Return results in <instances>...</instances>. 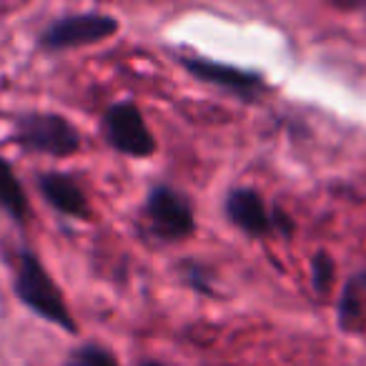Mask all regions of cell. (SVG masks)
Listing matches in <instances>:
<instances>
[{
	"label": "cell",
	"instance_id": "6da1fadb",
	"mask_svg": "<svg viewBox=\"0 0 366 366\" xmlns=\"http://www.w3.org/2000/svg\"><path fill=\"white\" fill-rule=\"evenodd\" d=\"M13 291H16L18 301L26 306L31 314L38 319L48 321V324L58 326L66 334H78V324L73 319L71 309L66 304L61 286L51 276V271L43 266L38 254L23 249L18 254L16 266V281H13Z\"/></svg>",
	"mask_w": 366,
	"mask_h": 366
},
{
	"label": "cell",
	"instance_id": "7a4b0ae2",
	"mask_svg": "<svg viewBox=\"0 0 366 366\" xmlns=\"http://www.w3.org/2000/svg\"><path fill=\"white\" fill-rule=\"evenodd\" d=\"M11 143L21 148L23 153L68 158L81 151L83 138L81 131L61 113L33 111L16 118Z\"/></svg>",
	"mask_w": 366,
	"mask_h": 366
},
{
	"label": "cell",
	"instance_id": "3957f363",
	"mask_svg": "<svg viewBox=\"0 0 366 366\" xmlns=\"http://www.w3.org/2000/svg\"><path fill=\"white\" fill-rule=\"evenodd\" d=\"M121 31V23L111 13L83 11L66 13L51 21L38 33V48L46 53L76 51V48L98 46Z\"/></svg>",
	"mask_w": 366,
	"mask_h": 366
},
{
	"label": "cell",
	"instance_id": "277c9868",
	"mask_svg": "<svg viewBox=\"0 0 366 366\" xmlns=\"http://www.w3.org/2000/svg\"><path fill=\"white\" fill-rule=\"evenodd\" d=\"M143 224L148 234L166 244L186 241L196 231L194 206L178 189L168 183H156L143 199Z\"/></svg>",
	"mask_w": 366,
	"mask_h": 366
},
{
	"label": "cell",
	"instance_id": "5b68a950",
	"mask_svg": "<svg viewBox=\"0 0 366 366\" xmlns=\"http://www.w3.org/2000/svg\"><path fill=\"white\" fill-rule=\"evenodd\" d=\"M101 136L116 153L128 158H151L158 143L141 108L133 101H116L101 116Z\"/></svg>",
	"mask_w": 366,
	"mask_h": 366
},
{
	"label": "cell",
	"instance_id": "8992f818",
	"mask_svg": "<svg viewBox=\"0 0 366 366\" xmlns=\"http://www.w3.org/2000/svg\"><path fill=\"white\" fill-rule=\"evenodd\" d=\"M178 66L189 73V76H194L199 83L221 88V91L231 93V96H236L239 101L246 103L259 101L269 91L264 73L251 71V68L231 66V63H221L204 56H189V53L178 56Z\"/></svg>",
	"mask_w": 366,
	"mask_h": 366
},
{
	"label": "cell",
	"instance_id": "52a82bcc",
	"mask_svg": "<svg viewBox=\"0 0 366 366\" xmlns=\"http://www.w3.org/2000/svg\"><path fill=\"white\" fill-rule=\"evenodd\" d=\"M224 214L231 226L251 239H266L276 234L274 206L266 204V199L251 186H236L224 196Z\"/></svg>",
	"mask_w": 366,
	"mask_h": 366
},
{
	"label": "cell",
	"instance_id": "ba28073f",
	"mask_svg": "<svg viewBox=\"0 0 366 366\" xmlns=\"http://www.w3.org/2000/svg\"><path fill=\"white\" fill-rule=\"evenodd\" d=\"M36 186L41 191L43 201L51 206L53 211L68 216L76 221H91L93 209L91 199H88L86 189L81 186V181L63 171H46L36 176Z\"/></svg>",
	"mask_w": 366,
	"mask_h": 366
},
{
	"label": "cell",
	"instance_id": "9c48e42d",
	"mask_svg": "<svg viewBox=\"0 0 366 366\" xmlns=\"http://www.w3.org/2000/svg\"><path fill=\"white\" fill-rule=\"evenodd\" d=\"M0 211L11 216L18 226H26L31 221V201L21 178L6 158H0Z\"/></svg>",
	"mask_w": 366,
	"mask_h": 366
},
{
	"label": "cell",
	"instance_id": "30bf717a",
	"mask_svg": "<svg viewBox=\"0 0 366 366\" xmlns=\"http://www.w3.org/2000/svg\"><path fill=\"white\" fill-rule=\"evenodd\" d=\"M336 321H339V329L346 331V334H361L366 329L364 291L354 281V276L341 289L339 304H336Z\"/></svg>",
	"mask_w": 366,
	"mask_h": 366
},
{
	"label": "cell",
	"instance_id": "8fae6325",
	"mask_svg": "<svg viewBox=\"0 0 366 366\" xmlns=\"http://www.w3.org/2000/svg\"><path fill=\"white\" fill-rule=\"evenodd\" d=\"M176 271H178V279H181L183 286L194 289L196 294L216 296L214 271H211L209 264H204V261H199V259H181L176 264Z\"/></svg>",
	"mask_w": 366,
	"mask_h": 366
},
{
	"label": "cell",
	"instance_id": "7c38bea8",
	"mask_svg": "<svg viewBox=\"0 0 366 366\" xmlns=\"http://www.w3.org/2000/svg\"><path fill=\"white\" fill-rule=\"evenodd\" d=\"M63 366H121V361L116 359V354L108 346L96 344V341H86V344H78L66 356Z\"/></svg>",
	"mask_w": 366,
	"mask_h": 366
},
{
	"label": "cell",
	"instance_id": "4fadbf2b",
	"mask_svg": "<svg viewBox=\"0 0 366 366\" xmlns=\"http://www.w3.org/2000/svg\"><path fill=\"white\" fill-rule=\"evenodd\" d=\"M336 266L326 251H316L314 259H311V286L319 296H326L334 286Z\"/></svg>",
	"mask_w": 366,
	"mask_h": 366
},
{
	"label": "cell",
	"instance_id": "5bb4252c",
	"mask_svg": "<svg viewBox=\"0 0 366 366\" xmlns=\"http://www.w3.org/2000/svg\"><path fill=\"white\" fill-rule=\"evenodd\" d=\"M354 281L361 286V291H364V294H366V271H361V274H356V276H354Z\"/></svg>",
	"mask_w": 366,
	"mask_h": 366
},
{
	"label": "cell",
	"instance_id": "9a60e30c",
	"mask_svg": "<svg viewBox=\"0 0 366 366\" xmlns=\"http://www.w3.org/2000/svg\"><path fill=\"white\" fill-rule=\"evenodd\" d=\"M138 366H163V361H158V359H141V361H138Z\"/></svg>",
	"mask_w": 366,
	"mask_h": 366
}]
</instances>
